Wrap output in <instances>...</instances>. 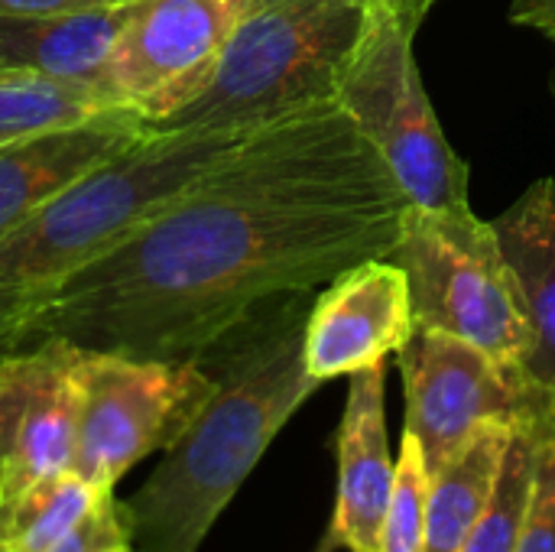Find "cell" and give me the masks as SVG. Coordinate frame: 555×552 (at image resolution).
Here are the masks:
<instances>
[{
    "label": "cell",
    "instance_id": "obj_1",
    "mask_svg": "<svg viewBox=\"0 0 555 552\" xmlns=\"http://www.w3.org/2000/svg\"><path fill=\"white\" fill-rule=\"evenodd\" d=\"M406 192L338 107L263 127L185 195L29 303L3 342L202 361L257 312L390 257Z\"/></svg>",
    "mask_w": 555,
    "mask_h": 552
},
{
    "label": "cell",
    "instance_id": "obj_2",
    "mask_svg": "<svg viewBox=\"0 0 555 552\" xmlns=\"http://www.w3.org/2000/svg\"><path fill=\"white\" fill-rule=\"evenodd\" d=\"M312 296L257 312L202 358L215 374L211 400L137 495L120 501L137 550L198 552L280 429L322 387L302 351Z\"/></svg>",
    "mask_w": 555,
    "mask_h": 552
},
{
    "label": "cell",
    "instance_id": "obj_3",
    "mask_svg": "<svg viewBox=\"0 0 555 552\" xmlns=\"http://www.w3.org/2000/svg\"><path fill=\"white\" fill-rule=\"evenodd\" d=\"M250 133L159 130L104 159L0 241V335L39 296L127 241Z\"/></svg>",
    "mask_w": 555,
    "mask_h": 552
},
{
    "label": "cell",
    "instance_id": "obj_4",
    "mask_svg": "<svg viewBox=\"0 0 555 552\" xmlns=\"http://www.w3.org/2000/svg\"><path fill=\"white\" fill-rule=\"evenodd\" d=\"M374 0H247L208 85L159 130L257 133L338 104Z\"/></svg>",
    "mask_w": 555,
    "mask_h": 552
},
{
    "label": "cell",
    "instance_id": "obj_5",
    "mask_svg": "<svg viewBox=\"0 0 555 552\" xmlns=\"http://www.w3.org/2000/svg\"><path fill=\"white\" fill-rule=\"evenodd\" d=\"M429 7L433 0H374L341 75L338 107L387 163L410 205L465 211L468 163L446 140L413 49Z\"/></svg>",
    "mask_w": 555,
    "mask_h": 552
},
{
    "label": "cell",
    "instance_id": "obj_6",
    "mask_svg": "<svg viewBox=\"0 0 555 552\" xmlns=\"http://www.w3.org/2000/svg\"><path fill=\"white\" fill-rule=\"evenodd\" d=\"M390 260L410 277L416 325L465 338L520 371L527 322L491 221L472 208L410 205Z\"/></svg>",
    "mask_w": 555,
    "mask_h": 552
},
{
    "label": "cell",
    "instance_id": "obj_7",
    "mask_svg": "<svg viewBox=\"0 0 555 552\" xmlns=\"http://www.w3.org/2000/svg\"><path fill=\"white\" fill-rule=\"evenodd\" d=\"M72 472L101 491L153 452H166L215 394L202 361L140 358L78 345Z\"/></svg>",
    "mask_w": 555,
    "mask_h": 552
},
{
    "label": "cell",
    "instance_id": "obj_8",
    "mask_svg": "<svg viewBox=\"0 0 555 552\" xmlns=\"http://www.w3.org/2000/svg\"><path fill=\"white\" fill-rule=\"evenodd\" d=\"M393 358L406 390V436L420 442L429 475L491 423L555 416L517 368L449 332L416 325Z\"/></svg>",
    "mask_w": 555,
    "mask_h": 552
},
{
    "label": "cell",
    "instance_id": "obj_9",
    "mask_svg": "<svg viewBox=\"0 0 555 552\" xmlns=\"http://www.w3.org/2000/svg\"><path fill=\"white\" fill-rule=\"evenodd\" d=\"M247 0H130L111 55V94L150 127L208 85Z\"/></svg>",
    "mask_w": 555,
    "mask_h": 552
},
{
    "label": "cell",
    "instance_id": "obj_10",
    "mask_svg": "<svg viewBox=\"0 0 555 552\" xmlns=\"http://www.w3.org/2000/svg\"><path fill=\"white\" fill-rule=\"evenodd\" d=\"M0 355V514L72 468L78 345L42 335Z\"/></svg>",
    "mask_w": 555,
    "mask_h": 552
},
{
    "label": "cell",
    "instance_id": "obj_11",
    "mask_svg": "<svg viewBox=\"0 0 555 552\" xmlns=\"http://www.w3.org/2000/svg\"><path fill=\"white\" fill-rule=\"evenodd\" d=\"M413 293L406 270L390 257H374L328 280L306 316V368L325 384L387 364L413 335Z\"/></svg>",
    "mask_w": 555,
    "mask_h": 552
},
{
    "label": "cell",
    "instance_id": "obj_12",
    "mask_svg": "<svg viewBox=\"0 0 555 552\" xmlns=\"http://www.w3.org/2000/svg\"><path fill=\"white\" fill-rule=\"evenodd\" d=\"M150 124L130 107H107L88 120L52 127L0 146V241L39 215L85 172L133 146Z\"/></svg>",
    "mask_w": 555,
    "mask_h": 552
},
{
    "label": "cell",
    "instance_id": "obj_13",
    "mask_svg": "<svg viewBox=\"0 0 555 552\" xmlns=\"http://www.w3.org/2000/svg\"><path fill=\"white\" fill-rule=\"evenodd\" d=\"M387 364L351 374L348 400L338 426V501L332 517V543L348 552H380L384 517L393 491L397 462L387 442L384 410Z\"/></svg>",
    "mask_w": 555,
    "mask_h": 552
},
{
    "label": "cell",
    "instance_id": "obj_14",
    "mask_svg": "<svg viewBox=\"0 0 555 552\" xmlns=\"http://www.w3.org/2000/svg\"><path fill=\"white\" fill-rule=\"evenodd\" d=\"M511 267L524 322V381L555 413V182L537 179L491 221Z\"/></svg>",
    "mask_w": 555,
    "mask_h": 552
},
{
    "label": "cell",
    "instance_id": "obj_15",
    "mask_svg": "<svg viewBox=\"0 0 555 552\" xmlns=\"http://www.w3.org/2000/svg\"><path fill=\"white\" fill-rule=\"evenodd\" d=\"M130 3V0H127ZM127 3L75 13H0V72H29L111 94V55Z\"/></svg>",
    "mask_w": 555,
    "mask_h": 552
},
{
    "label": "cell",
    "instance_id": "obj_16",
    "mask_svg": "<svg viewBox=\"0 0 555 552\" xmlns=\"http://www.w3.org/2000/svg\"><path fill=\"white\" fill-rule=\"evenodd\" d=\"M517 426L520 423L485 426L459 455L429 475L423 552H462L498 488V475Z\"/></svg>",
    "mask_w": 555,
    "mask_h": 552
},
{
    "label": "cell",
    "instance_id": "obj_17",
    "mask_svg": "<svg viewBox=\"0 0 555 552\" xmlns=\"http://www.w3.org/2000/svg\"><path fill=\"white\" fill-rule=\"evenodd\" d=\"M104 495L72 468L42 482L0 514V552H49Z\"/></svg>",
    "mask_w": 555,
    "mask_h": 552
},
{
    "label": "cell",
    "instance_id": "obj_18",
    "mask_svg": "<svg viewBox=\"0 0 555 552\" xmlns=\"http://www.w3.org/2000/svg\"><path fill=\"white\" fill-rule=\"evenodd\" d=\"M107 107L124 104L85 85L29 72H0V146L52 127L88 120Z\"/></svg>",
    "mask_w": 555,
    "mask_h": 552
},
{
    "label": "cell",
    "instance_id": "obj_19",
    "mask_svg": "<svg viewBox=\"0 0 555 552\" xmlns=\"http://www.w3.org/2000/svg\"><path fill=\"white\" fill-rule=\"evenodd\" d=\"M537 420H527L517 426L511 449L504 455L501 475H498V488L481 521L475 524L472 537L465 540L462 552H517L520 534L530 517L533 488H537V459H540Z\"/></svg>",
    "mask_w": 555,
    "mask_h": 552
},
{
    "label": "cell",
    "instance_id": "obj_20",
    "mask_svg": "<svg viewBox=\"0 0 555 552\" xmlns=\"http://www.w3.org/2000/svg\"><path fill=\"white\" fill-rule=\"evenodd\" d=\"M426 501H429V472L423 449L413 436L403 433L393 491L384 517L380 552H423L426 550Z\"/></svg>",
    "mask_w": 555,
    "mask_h": 552
},
{
    "label": "cell",
    "instance_id": "obj_21",
    "mask_svg": "<svg viewBox=\"0 0 555 552\" xmlns=\"http://www.w3.org/2000/svg\"><path fill=\"white\" fill-rule=\"evenodd\" d=\"M537 488L517 552H555V416H540Z\"/></svg>",
    "mask_w": 555,
    "mask_h": 552
},
{
    "label": "cell",
    "instance_id": "obj_22",
    "mask_svg": "<svg viewBox=\"0 0 555 552\" xmlns=\"http://www.w3.org/2000/svg\"><path fill=\"white\" fill-rule=\"evenodd\" d=\"M124 547H130V530H127L124 508L111 491L91 508V514L72 534H65L49 552H117Z\"/></svg>",
    "mask_w": 555,
    "mask_h": 552
},
{
    "label": "cell",
    "instance_id": "obj_23",
    "mask_svg": "<svg viewBox=\"0 0 555 552\" xmlns=\"http://www.w3.org/2000/svg\"><path fill=\"white\" fill-rule=\"evenodd\" d=\"M127 0H0V13L13 16H46V13H75L91 7H114Z\"/></svg>",
    "mask_w": 555,
    "mask_h": 552
},
{
    "label": "cell",
    "instance_id": "obj_24",
    "mask_svg": "<svg viewBox=\"0 0 555 552\" xmlns=\"http://www.w3.org/2000/svg\"><path fill=\"white\" fill-rule=\"evenodd\" d=\"M511 23L537 29L543 36H555V0H514Z\"/></svg>",
    "mask_w": 555,
    "mask_h": 552
},
{
    "label": "cell",
    "instance_id": "obj_25",
    "mask_svg": "<svg viewBox=\"0 0 555 552\" xmlns=\"http://www.w3.org/2000/svg\"><path fill=\"white\" fill-rule=\"evenodd\" d=\"M117 552H140V550H137V547L130 543V547H124V550H117Z\"/></svg>",
    "mask_w": 555,
    "mask_h": 552
},
{
    "label": "cell",
    "instance_id": "obj_26",
    "mask_svg": "<svg viewBox=\"0 0 555 552\" xmlns=\"http://www.w3.org/2000/svg\"><path fill=\"white\" fill-rule=\"evenodd\" d=\"M550 39H553V42H555V36H550ZM553 91H555V75H553Z\"/></svg>",
    "mask_w": 555,
    "mask_h": 552
}]
</instances>
